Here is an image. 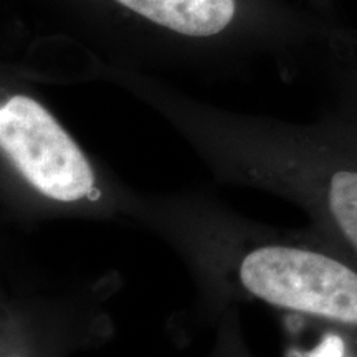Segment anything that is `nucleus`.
Segmentation results:
<instances>
[{"mask_svg":"<svg viewBox=\"0 0 357 357\" xmlns=\"http://www.w3.org/2000/svg\"><path fill=\"white\" fill-rule=\"evenodd\" d=\"M89 82L109 83L171 126L220 182L296 205L314 229L357 261V126L326 113L288 121L212 105L164 78L93 63Z\"/></svg>","mask_w":357,"mask_h":357,"instance_id":"obj_1","label":"nucleus"},{"mask_svg":"<svg viewBox=\"0 0 357 357\" xmlns=\"http://www.w3.org/2000/svg\"><path fill=\"white\" fill-rule=\"evenodd\" d=\"M78 53L162 78L310 60L326 22L287 0H33Z\"/></svg>","mask_w":357,"mask_h":357,"instance_id":"obj_2","label":"nucleus"},{"mask_svg":"<svg viewBox=\"0 0 357 357\" xmlns=\"http://www.w3.org/2000/svg\"><path fill=\"white\" fill-rule=\"evenodd\" d=\"M132 220L174 248L213 311L257 301L357 337V261L314 229H268L199 194L137 192Z\"/></svg>","mask_w":357,"mask_h":357,"instance_id":"obj_3","label":"nucleus"},{"mask_svg":"<svg viewBox=\"0 0 357 357\" xmlns=\"http://www.w3.org/2000/svg\"><path fill=\"white\" fill-rule=\"evenodd\" d=\"M20 82L3 68L0 162L12 207L29 217L129 220L134 190L106 172L50 106Z\"/></svg>","mask_w":357,"mask_h":357,"instance_id":"obj_4","label":"nucleus"},{"mask_svg":"<svg viewBox=\"0 0 357 357\" xmlns=\"http://www.w3.org/2000/svg\"><path fill=\"white\" fill-rule=\"evenodd\" d=\"M311 60L329 89V113L357 126V29L326 24Z\"/></svg>","mask_w":357,"mask_h":357,"instance_id":"obj_5","label":"nucleus"},{"mask_svg":"<svg viewBox=\"0 0 357 357\" xmlns=\"http://www.w3.org/2000/svg\"><path fill=\"white\" fill-rule=\"evenodd\" d=\"M329 333L326 334L323 341L314 347L305 357H346V331L328 326Z\"/></svg>","mask_w":357,"mask_h":357,"instance_id":"obj_6","label":"nucleus"},{"mask_svg":"<svg viewBox=\"0 0 357 357\" xmlns=\"http://www.w3.org/2000/svg\"><path fill=\"white\" fill-rule=\"evenodd\" d=\"M314 7H318L319 10H326V8H329L333 6V0H310Z\"/></svg>","mask_w":357,"mask_h":357,"instance_id":"obj_7","label":"nucleus"}]
</instances>
